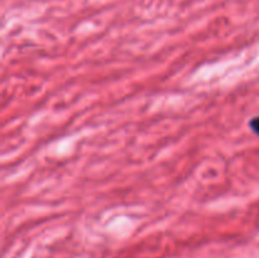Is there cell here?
Returning a JSON list of instances; mask_svg holds the SVG:
<instances>
[{
	"label": "cell",
	"mask_w": 259,
	"mask_h": 258,
	"mask_svg": "<svg viewBox=\"0 0 259 258\" xmlns=\"http://www.w3.org/2000/svg\"><path fill=\"white\" fill-rule=\"evenodd\" d=\"M249 126L255 134H259V116H255L249 121Z\"/></svg>",
	"instance_id": "cell-1"
}]
</instances>
